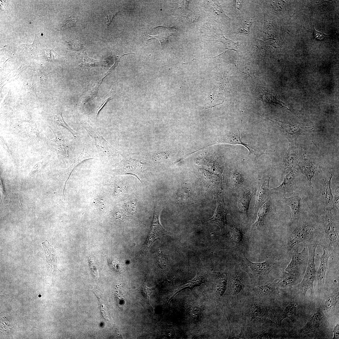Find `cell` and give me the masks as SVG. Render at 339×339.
<instances>
[{
  "label": "cell",
  "instance_id": "obj_1",
  "mask_svg": "<svg viewBox=\"0 0 339 339\" xmlns=\"http://www.w3.org/2000/svg\"><path fill=\"white\" fill-rule=\"evenodd\" d=\"M268 303L249 296L243 303L240 311L244 328H251L268 322Z\"/></svg>",
  "mask_w": 339,
  "mask_h": 339
},
{
  "label": "cell",
  "instance_id": "obj_2",
  "mask_svg": "<svg viewBox=\"0 0 339 339\" xmlns=\"http://www.w3.org/2000/svg\"><path fill=\"white\" fill-rule=\"evenodd\" d=\"M243 274L238 267L231 272L229 279L230 300L234 310H240L244 302L249 297V286Z\"/></svg>",
  "mask_w": 339,
  "mask_h": 339
},
{
  "label": "cell",
  "instance_id": "obj_3",
  "mask_svg": "<svg viewBox=\"0 0 339 339\" xmlns=\"http://www.w3.org/2000/svg\"><path fill=\"white\" fill-rule=\"evenodd\" d=\"M242 269L248 275L252 284L262 283L268 281L269 275L276 265L275 261L267 260L260 263L250 261L241 252L239 255Z\"/></svg>",
  "mask_w": 339,
  "mask_h": 339
},
{
  "label": "cell",
  "instance_id": "obj_4",
  "mask_svg": "<svg viewBox=\"0 0 339 339\" xmlns=\"http://www.w3.org/2000/svg\"><path fill=\"white\" fill-rule=\"evenodd\" d=\"M294 229L288 235L287 244L288 251H291L299 244L308 243L317 230V225L310 219H300L299 218Z\"/></svg>",
  "mask_w": 339,
  "mask_h": 339
},
{
  "label": "cell",
  "instance_id": "obj_5",
  "mask_svg": "<svg viewBox=\"0 0 339 339\" xmlns=\"http://www.w3.org/2000/svg\"><path fill=\"white\" fill-rule=\"evenodd\" d=\"M79 122L91 137L99 155L101 158L107 159L110 157L123 156L122 154L105 139L95 126L86 120H81Z\"/></svg>",
  "mask_w": 339,
  "mask_h": 339
},
{
  "label": "cell",
  "instance_id": "obj_6",
  "mask_svg": "<svg viewBox=\"0 0 339 339\" xmlns=\"http://www.w3.org/2000/svg\"><path fill=\"white\" fill-rule=\"evenodd\" d=\"M318 244V242L315 240L307 244L309 254L308 263L303 279L298 286L302 290L304 297L309 289L312 296L314 294L313 284L316 274L315 258Z\"/></svg>",
  "mask_w": 339,
  "mask_h": 339
},
{
  "label": "cell",
  "instance_id": "obj_7",
  "mask_svg": "<svg viewBox=\"0 0 339 339\" xmlns=\"http://www.w3.org/2000/svg\"><path fill=\"white\" fill-rule=\"evenodd\" d=\"M321 216V222L325 236L329 242L326 245L332 251H335L339 246V232L338 221H336L331 212L332 210H324Z\"/></svg>",
  "mask_w": 339,
  "mask_h": 339
},
{
  "label": "cell",
  "instance_id": "obj_8",
  "mask_svg": "<svg viewBox=\"0 0 339 339\" xmlns=\"http://www.w3.org/2000/svg\"><path fill=\"white\" fill-rule=\"evenodd\" d=\"M121 161L113 166L112 171L116 175L130 174L141 182V175L148 164L132 158L129 155H123Z\"/></svg>",
  "mask_w": 339,
  "mask_h": 339
},
{
  "label": "cell",
  "instance_id": "obj_9",
  "mask_svg": "<svg viewBox=\"0 0 339 339\" xmlns=\"http://www.w3.org/2000/svg\"><path fill=\"white\" fill-rule=\"evenodd\" d=\"M278 288L276 283L268 281L262 283L250 284L249 296L268 303L269 301L276 294Z\"/></svg>",
  "mask_w": 339,
  "mask_h": 339
},
{
  "label": "cell",
  "instance_id": "obj_10",
  "mask_svg": "<svg viewBox=\"0 0 339 339\" xmlns=\"http://www.w3.org/2000/svg\"><path fill=\"white\" fill-rule=\"evenodd\" d=\"M280 129L288 140L290 145L296 146V142L302 133L313 130L314 127L303 126L288 121L276 120Z\"/></svg>",
  "mask_w": 339,
  "mask_h": 339
},
{
  "label": "cell",
  "instance_id": "obj_11",
  "mask_svg": "<svg viewBox=\"0 0 339 339\" xmlns=\"http://www.w3.org/2000/svg\"><path fill=\"white\" fill-rule=\"evenodd\" d=\"M308 256L307 247H304L300 252L296 247L292 253L291 261L284 271L299 276L301 269L307 267Z\"/></svg>",
  "mask_w": 339,
  "mask_h": 339
},
{
  "label": "cell",
  "instance_id": "obj_12",
  "mask_svg": "<svg viewBox=\"0 0 339 339\" xmlns=\"http://www.w3.org/2000/svg\"><path fill=\"white\" fill-rule=\"evenodd\" d=\"M168 234L169 233L161 225L159 221V212L154 207L152 221L143 248V250H148L156 240L163 235Z\"/></svg>",
  "mask_w": 339,
  "mask_h": 339
},
{
  "label": "cell",
  "instance_id": "obj_13",
  "mask_svg": "<svg viewBox=\"0 0 339 339\" xmlns=\"http://www.w3.org/2000/svg\"><path fill=\"white\" fill-rule=\"evenodd\" d=\"M217 197V207L214 216L209 219L204 221L203 223L217 224L220 228L222 235H224L226 232L225 226L227 223L226 216L228 212L222 196L218 195Z\"/></svg>",
  "mask_w": 339,
  "mask_h": 339
},
{
  "label": "cell",
  "instance_id": "obj_14",
  "mask_svg": "<svg viewBox=\"0 0 339 339\" xmlns=\"http://www.w3.org/2000/svg\"><path fill=\"white\" fill-rule=\"evenodd\" d=\"M334 171L331 170L326 175L320 192V200L324 210H332L334 208L332 200L333 196L331 188V180Z\"/></svg>",
  "mask_w": 339,
  "mask_h": 339
},
{
  "label": "cell",
  "instance_id": "obj_15",
  "mask_svg": "<svg viewBox=\"0 0 339 339\" xmlns=\"http://www.w3.org/2000/svg\"><path fill=\"white\" fill-rule=\"evenodd\" d=\"M323 250V253L320 257V264L317 272H316L317 286L319 289L323 288L325 284L326 274L328 269V261L332 250L325 245H321Z\"/></svg>",
  "mask_w": 339,
  "mask_h": 339
},
{
  "label": "cell",
  "instance_id": "obj_16",
  "mask_svg": "<svg viewBox=\"0 0 339 339\" xmlns=\"http://www.w3.org/2000/svg\"><path fill=\"white\" fill-rule=\"evenodd\" d=\"M283 196L285 203L289 206L291 211V217L289 225L296 223L300 217V209L302 201L301 193L294 191L290 197L287 198Z\"/></svg>",
  "mask_w": 339,
  "mask_h": 339
},
{
  "label": "cell",
  "instance_id": "obj_17",
  "mask_svg": "<svg viewBox=\"0 0 339 339\" xmlns=\"http://www.w3.org/2000/svg\"><path fill=\"white\" fill-rule=\"evenodd\" d=\"M296 188L294 171L291 170L284 177L282 183L277 187L271 189V193H279L283 194L293 192Z\"/></svg>",
  "mask_w": 339,
  "mask_h": 339
},
{
  "label": "cell",
  "instance_id": "obj_18",
  "mask_svg": "<svg viewBox=\"0 0 339 339\" xmlns=\"http://www.w3.org/2000/svg\"><path fill=\"white\" fill-rule=\"evenodd\" d=\"M219 142L242 145L249 150V154H254L256 156H260L262 154H266L255 146H250L249 144H247L243 142L241 140L239 130H238L236 133L229 135L224 139L219 140Z\"/></svg>",
  "mask_w": 339,
  "mask_h": 339
},
{
  "label": "cell",
  "instance_id": "obj_19",
  "mask_svg": "<svg viewBox=\"0 0 339 339\" xmlns=\"http://www.w3.org/2000/svg\"><path fill=\"white\" fill-rule=\"evenodd\" d=\"M155 288H149L144 282L138 288L133 291V293L138 302L145 310H153L149 302V297Z\"/></svg>",
  "mask_w": 339,
  "mask_h": 339
},
{
  "label": "cell",
  "instance_id": "obj_20",
  "mask_svg": "<svg viewBox=\"0 0 339 339\" xmlns=\"http://www.w3.org/2000/svg\"><path fill=\"white\" fill-rule=\"evenodd\" d=\"M45 251V260L46 262L48 270L51 276L53 272L57 269V253L47 240L42 243Z\"/></svg>",
  "mask_w": 339,
  "mask_h": 339
},
{
  "label": "cell",
  "instance_id": "obj_21",
  "mask_svg": "<svg viewBox=\"0 0 339 339\" xmlns=\"http://www.w3.org/2000/svg\"><path fill=\"white\" fill-rule=\"evenodd\" d=\"M270 178L263 179L259 183L255 207V214L260 208L268 200Z\"/></svg>",
  "mask_w": 339,
  "mask_h": 339
},
{
  "label": "cell",
  "instance_id": "obj_22",
  "mask_svg": "<svg viewBox=\"0 0 339 339\" xmlns=\"http://www.w3.org/2000/svg\"><path fill=\"white\" fill-rule=\"evenodd\" d=\"M298 165L301 172L306 176L311 185L312 179L317 171L314 161L310 158L304 157L298 161Z\"/></svg>",
  "mask_w": 339,
  "mask_h": 339
},
{
  "label": "cell",
  "instance_id": "obj_23",
  "mask_svg": "<svg viewBox=\"0 0 339 339\" xmlns=\"http://www.w3.org/2000/svg\"><path fill=\"white\" fill-rule=\"evenodd\" d=\"M323 316L320 311L313 314L305 326L300 330V333L304 334L310 333L317 329L322 321Z\"/></svg>",
  "mask_w": 339,
  "mask_h": 339
},
{
  "label": "cell",
  "instance_id": "obj_24",
  "mask_svg": "<svg viewBox=\"0 0 339 339\" xmlns=\"http://www.w3.org/2000/svg\"><path fill=\"white\" fill-rule=\"evenodd\" d=\"M298 161L296 146L289 145L283 158L285 170L288 169L291 170L295 171Z\"/></svg>",
  "mask_w": 339,
  "mask_h": 339
},
{
  "label": "cell",
  "instance_id": "obj_25",
  "mask_svg": "<svg viewBox=\"0 0 339 339\" xmlns=\"http://www.w3.org/2000/svg\"><path fill=\"white\" fill-rule=\"evenodd\" d=\"M255 193V191L253 189L248 190L242 194L238 201V206L239 210L244 213L248 218V211L250 204Z\"/></svg>",
  "mask_w": 339,
  "mask_h": 339
},
{
  "label": "cell",
  "instance_id": "obj_26",
  "mask_svg": "<svg viewBox=\"0 0 339 339\" xmlns=\"http://www.w3.org/2000/svg\"><path fill=\"white\" fill-rule=\"evenodd\" d=\"M103 80L101 78L92 84L82 99L79 105L81 108L83 109L87 102L96 95Z\"/></svg>",
  "mask_w": 339,
  "mask_h": 339
},
{
  "label": "cell",
  "instance_id": "obj_27",
  "mask_svg": "<svg viewBox=\"0 0 339 339\" xmlns=\"http://www.w3.org/2000/svg\"><path fill=\"white\" fill-rule=\"evenodd\" d=\"M271 204L270 199H269L259 209L256 220L251 227V231L264 225L265 219L270 210Z\"/></svg>",
  "mask_w": 339,
  "mask_h": 339
},
{
  "label": "cell",
  "instance_id": "obj_28",
  "mask_svg": "<svg viewBox=\"0 0 339 339\" xmlns=\"http://www.w3.org/2000/svg\"><path fill=\"white\" fill-rule=\"evenodd\" d=\"M299 276L284 271L282 276L276 283L278 288H288L296 283L299 279Z\"/></svg>",
  "mask_w": 339,
  "mask_h": 339
},
{
  "label": "cell",
  "instance_id": "obj_29",
  "mask_svg": "<svg viewBox=\"0 0 339 339\" xmlns=\"http://www.w3.org/2000/svg\"><path fill=\"white\" fill-rule=\"evenodd\" d=\"M80 57L82 59V61L79 66L87 69L89 71L93 67L105 66L108 62L107 60L94 59L85 55L82 56Z\"/></svg>",
  "mask_w": 339,
  "mask_h": 339
},
{
  "label": "cell",
  "instance_id": "obj_30",
  "mask_svg": "<svg viewBox=\"0 0 339 339\" xmlns=\"http://www.w3.org/2000/svg\"><path fill=\"white\" fill-rule=\"evenodd\" d=\"M227 288L229 289L226 276L223 274L220 276L217 279L215 285V293L219 299L224 295Z\"/></svg>",
  "mask_w": 339,
  "mask_h": 339
},
{
  "label": "cell",
  "instance_id": "obj_31",
  "mask_svg": "<svg viewBox=\"0 0 339 339\" xmlns=\"http://www.w3.org/2000/svg\"><path fill=\"white\" fill-rule=\"evenodd\" d=\"M296 307L295 304L290 303L285 306L280 314L279 321L281 324L284 319L288 318L292 320L296 319Z\"/></svg>",
  "mask_w": 339,
  "mask_h": 339
},
{
  "label": "cell",
  "instance_id": "obj_32",
  "mask_svg": "<svg viewBox=\"0 0 339 339\" xmlns=\"http://www.w3.org/2000/svg\"><path fill=\"white\" fill-rule=\"evenodd\" d=\"M112 89L108 94L102 99H96L93 104L92 109L91 110V113L93 114L97 121H98V114L100 110L108 101L113 98L111 95L113 92Z\"/></svg>",
  "mask_w": 339,
  "mask_h": 339
},
{
  "label": "cell",
  "instance_id": "obj_33",
  "mask_svg": "<svg viewBox=\"0 0 339 339\" xmlns=\"http://www.w3.org/2000/svg\"><path fill=\"white\" fill-rule=\"evenodd\" d=\"M232 236L234 242L237 245L243 244L244 242V232L240 227L234 225L231 228Z\"/></svg>",
  "mask_w": 339,
  "mask_h": 339
},
{
  "label": "cell",
  "instance_id": "obj_34",
  "mask_svg": "<svg viewBox=\"0 0 339 339\" xmlns=\"http://www.w3.org/2000/svg\"><path fill=\"white\" fill-rule=\"evenodd\" d=\"M114 296L116 305L121 310H122L125 304V298L123 291L120 287L118 286L116 288Z\"/></svg>",
  "mask_w": 339,
  "mask_h": 339
},
{
  "label": "cell",
  "instance_id": "obj_35",
  "mask_svg": "<svg viewBox=\"0 0 339 339\" xmlns=\"http://www.w3.org/2000/svg\"><path fill=\"white\" fill-rule=\"evenodd\" d=\"M188 309L190 315L193 319L196 320H200L203 311L200 307L191 304L189 306Z\"/></svg>",
  "mask_w": 339,
  "mask_h": 339
},
{
  "label": "cell",
  "instance_id": "obj_36",
  "mask_svg": "<svg viewBox=\"0 0 339 339\" xmlns=\"http://www.w3.org/2000/svg\"><path fill=\"white\" fill-rule=\"evenodd\" d=\"M338 293L328 297L325 303L324 309L328 311L335 308L338 300Z\"/></svg>",
  "mask_w": 339,
  "mask_h": 339
},
{
  "label": "cell",
  "instance_id": "obj_37",
  "mask_svg": "<svg viewBox=\"0 0 339 339\" xmlns=\"http://www.w3.org/2000/svg\"><path fill=\"white\" fill-rule=\"evenodd\" d=\"M93 292L95 295L98 299L99 308L102 317L105 320L110 321L111 320V318L105 305L100 300V297L94 292Z\"/></svg>",
  "mask_w": 339,
  "mask_h": 339
},
{
  "label": "cell",
  "instance_id": "obj_38",
  "mask_svg": "<svg viewBox=\"0 0 339 339\" xmlns=\"http://www.w3.org/2000/svg\"><path fill=\"white\" fill-rule=\"evenodd\" d=\"M223 36H221L220 41L224 44L225 48L228 50H234L237 52L238 43H235L233 41L226 39Z\"/></svg>",
  "mask_w": 339,
  "mask_h": 339
},
{
  "label": "cell",
  "instance_id": "obj_39",
  "mask_svg": "<svg viewBox=\"0 0 339 339\" xmlns=\"http://www.w3.org/2000/svg\"><path fill=\"white\" fill-rule=\"evenodd\" d=\"M173 33H163L154 36H151L148 35L149 38L148 41L152 39H154L159 41L161 46H163L165 43L168 38L171 36L173 35Z\"/></svg>",
  "mask_w": 339,
  "mask_h": 339
},
{
  "label": "cell",
  "instance_id": "obj_40",
  "mask_svg": "<svg viewBox=\"0 0 339 339\" xmlns=\"http://www.w3.org/2000/svg\"><path fill=\"white\" fill-rule=\"evenodd\" d=\"M253 23L252 19L245 21L243 23L237 30L236 35L240 33L249 34L250 29Z\"/></svg>",
  "mask_w": 339,
  "mask_h": 339
},
{
  "label": "cell",
  "instance_id": "obj_41",
  "mask_svg": "<svg viewBox=\"0 0 339 339\" xmlns=\"http://www.w3.org/2000/svg\"><path fill=\"white\" fill-rule=\"evenodd\" d=\"M231 181L233 186L237 187L242 184L244 181V179L240 174L237 172L232 175Z\"/></svg>",
  "mask_w": 339,
  "mask_h": 339
},
{
  "label": "cell",
  "instance_id": "obj_42",
  "mask_svg": "<svg viewBox=\"0 0 339 339\" xmlns=\"http://www.w3.org/2000/svg\"><path fill=\"white\" fill-rule=\"evenodd\" d=\"M130 54H135V53H130L128 54H125L123 53L119 55H117L115 56L114 63L113 65L110 68H109V69L107 71L104 75H103L102 76L105 78L109 74H110L112 72V71L118 65V63L120 61V59L122 56L126 55H129Z\"/></svg>",
  "mask_w": 339,
  "mask_h": 339
},
{
  "label": "cell",
  "instance_id": "obj_43",
  "mask_svg": "<svg viewBox=\"0 0 339 339\" xmlns=\"http://www.w3.org/2000/svg\"><path fill=\"white\" fill-rule=\"evenodd\" d=\"M120 12V10H114L109 12L107 14L105 20L107 27L110 24L114 17Z\"/></svg>",
  "mask_w": 339,
  "mask_h": 339
},
{
  "label": "cell",
  "instance_id": "obj_44",
  "mask_svg": "<svg viewBox=\"0 0 339 339\" xmlns=\"http://www.w3.org/2000/svg\"><path fill=\"white\" fill-rule=\"evenodd\" d=\"M77 23V19L75 18H69L67 19L62 26L63 29L75 27Z\"/></svg>",
  "mask_w": 339,
  "mask_h": 339
},
{
  "label": "cell",
  "instance_id": "obj_45",
  "mask_svg": "<svg viewBox=\"0 0 339 339\" xmlns=\"http://www.w3.org/2000/svg\"><path fill=\"white\" fill-rule=\"evenodd\" d=\"M339 187L336 190L335 194L333 196L332 202L334 208L338 211L339 208Z\"/></svg>",
  "mask_w": 339,
  "mask_h": 339
},
{
  "label": "cell",
  "instance_id": "obj_46",
  "mask_svg": "<svg viewBox=\"0 0 339 339\" xmlns=\"http://www.w3.org/2000/svg\"><path fill=\"white\" fill-rule=\"evenodd\" d=\"M94 204L97 207L103 209L106 205V202L105 199L102 197H98L94 200Z\"/></svg>",
  "mask_w": 339,
  "mask_h": 339
},
{
  "label": "cell",
  "instance_id": "obj_47",
  "mask_svg": "<svg viewBox=\"0 0 339 339\" xmlns=\"http://www.w3.org/2000/svg\"><path fill=\"white\" fill-rule=\"evenodd\" d=\"M333 332L334 333L333 337L332 339H337L339 338V323H337L335 326Z\"/></svg>",
  "mask_w": 339,
  "mask_h": 339
},
{
  "label": "cell",
  "instance_id": "obj_48",
  "mask_svg": "<svg viewBox=\"0 0 339 339\" xmlns=\"http://www.w3.org/2000/svg\"><path fill=\"white\" fill-rule=\"evenodd\" d=\"M314 35L316 39L320 40L323 39L325 37L324 34L316 30L314 32Z\"/></svg>",
  "mask_w": 339,
  "mask_h": 339
}]
</instances>
